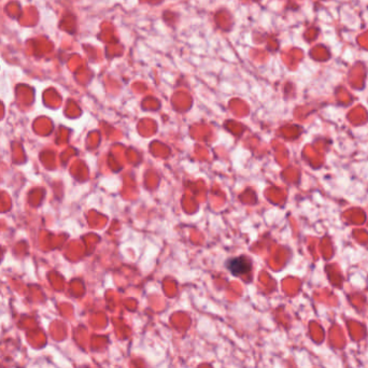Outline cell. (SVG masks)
<instances>
[{
  "instance_id": "1",
  "label": "cell",
  "mask_w": 368,
  "mask_h": 368,
  "mask_svg": "<svg viewBox=\"0 0 368 368\" xmlns=\"http://www.w3.org/2000/svg\"><path fill=\"white\" fill-rule=\"evenodd\" d=\"M228 270L234 276H242L249 274L252 270V263L246 256H238V258H230L226 263Z\"/></svg>"
}]
</instances>
